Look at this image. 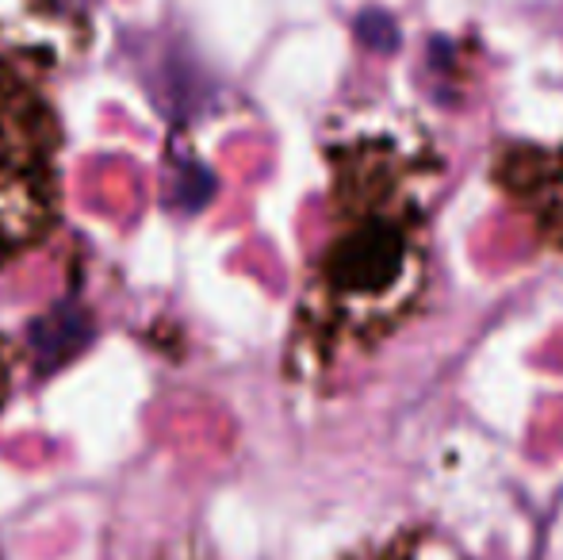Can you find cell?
Here are the masks:
<instances>
[{"instance_id":"6da1fadb","label":"cell","mask_w":563,"mask_h":560,"mask_svg":"<svg viewBox=\"0 0 563 560\" xmlns=\"http://www.w3.org/2000/svg\"><path fill=\"white\" fill-rule=\"evenodd\" d=\"M330 169V227L296 319V345L322 365L391 334L430 265V165L391 139H361Z\"/></svg>"},{"instance_id":"7a4b0ae2","label":"cell","mask_w":563,"mask_h":560,"mask_svg":"<svg viewBox=\"0 0 563 560\" xmlns=\"http://www.w3.org/2000/svg\"><path fill=\"white\" fill-rule=\"evenodd\" d=\"M62 131L51 100L0 58V270L38 250L62 219Z\"/></svg>"},{"instance_id":"3957f363","label":"cell","mask_w":563,"mask_h":560,"mask_svg":"<svg viewBox=\"0 0 563 560\" xmlns=\"http://www.w3.org/2000/svg\"><path fill=\"white\" fill-rule=\"evenodd\" d=\"M506 193L549 239L563 242V146H518L498 162Z\"/></svg>"},{"instance_id":"277c9868","label":"cell","mask_w":563,"mask_h":560,"mask_svg":"<svg viewBox=\"0 0 563 560\" xmlns=\"http://www.w3.org/2000/svg\"><path fill=\"white\" fill-rule=\"evenodd\" d=\"M12 345L4 342V334H0V407H4L8 392H12Z\"/></svg>"}]
</instances>
